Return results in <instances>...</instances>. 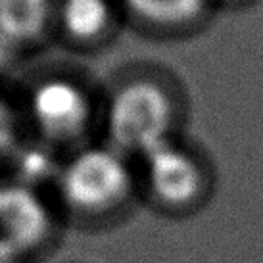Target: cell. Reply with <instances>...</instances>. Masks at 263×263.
Wrapping results in <instances>:
<instances>
[{
	"mask_svg": "<svg viewBox=\"0 0 263 263\" xmlns=\"http://www.w3.org/2000/svg\"><path fill=\"white\" fill-rule=\"evenodd\" d=\"M192 98L175 69L135 58L102 79L100 140L139 160L190 133Z\"/></svg>",
	"mask_w": 263,
	"mask_h": 263,
	"instance_id": "obj_1",
	"label": "cell"
},
{
	"mask_svg": "<svg viewBox=\"0 0 263 263\" xmlns=\"http://www.w3.org/2000/svg\"><path fill=\"white\" fill-rule=\"evenodd\" d=\"M31 144L50 160L100 140L102 79L81 60L41 58L15 77Z\"/></svg>",
	"mask_w": 263,
	"mask_h": 263,
	"instance_id": "obj_2",
	"label": "cell"
},
{
	"mask_svg": "<svg viewBox=\"0 0 263 263\" xmlns=\"http://www.w3.org/2000/svg\"><path fill=\"white\" fill-rule=\"evenodd\" d=\"M48 186L67 231L110 233L142 212L137 161L104 140L54 160Z\"/></svg>",
	"mask_w": 263,
	"mask_h": 263,
	"instance_id": "obj_3",
	"label": "cell"
},
{
	"mask_svg": "<svg viewBox=\"0 0 263 263\" xmlns=\"http://www.w3.org/2000/svg\"><path fill=\"white\" fill-rule=\"evenodd\" d=\"M135 161L140 205L161 219L198 217L219 189V169L212 150L190 133Z\"/></svg>",
	"mask_w": 263,
	"mask_h": 263,
	"instance_id": "obj_4",
	"label": "cell"
},
{
	"mask_svg": "<svg viewBox=\"0 0 263 263\" xmlns=\"http://www.w3.org/2000/svg\"><path fill=\"white\" fill-rule=\"evenodd\" d=\"M66 233L48 179L0 171V263L48 261Z\"/></svg>",
	"mask_w": 263,
	"mask_h": 263,
	"instance_id": "obj_5",
	"label": "cell"
},
{
	"mask_svg": "<svg viewBox=\"0 0 263 263\" xmlns=\"http://www.w3.org/2000/svg\"><path fill=\"white\" fill-rule=\"evenodd\" d=\"M125 27L119 0H54L52 48L73 60L108 52Z\"/></svg>",
	"mask_w": 263,
	"mask_h": 263,
	"instance_id": "obj_6",
	"label": "cell"
},
{
	"mask_svg": "<svg viewBox=\"0 0 263 263\" xmlns=\"http://www.w3.org/2000/svg\"><path fill=\"white\" fill-rule=\"evenodd\" d=\"M125 27L158 43H181L202 35L219 15L213 0H119Z\"/></svg>",
	"mask_w": 263,
	"mask_h": 263,
	"instance_id": "obj_7",
	"label": "cell"
},
{
	"mask_svg": "<svg viewBox=\"0 0 263 263\" xmlns=\"http://www.w3.org/2000/svg\"><path fill=\"white\" fill-rule=\"evenodd\" d=\"M54 0H0V43L23 66L52 50Z\"/></svg>",
	"mask_w": 263,
	"mask_h": 263,
	"instance_id": "obj_8",
	"label": "cell"
},
{
	"mask_svg": "<svg viewBox=\"0 0 263 263\" xmlns=\"http://www.w3.org/2000/svg\"><path fill=\"white\" fill-rule=\"evenodd\" d=\"M31 148L33 144L15 90V79L0 83V171L14 167Z\"/></svg>",
	"mask_w": 263,
	"mask_h": 263,
	"instance_id": "obj_9",
	"label": "cell"
},
{
	"mask_svg": "<svg viewBox=\"0 0 263 263\" xmlns=\"http://www.w3.org/2000/svg\"><path fill=\"white\" fill-rule=\"evenodd\" d=\"M261 0H213L215 8L221 12H242V10H248V8L259 4Z\"/></svg>",
	"mask_w": 263,
	"mask_h": 263,
	"instance_id": "obj_10",
	"label": "cell"
},
{
	"mask_svg": "<svg viewBox=\"0 0 263 263\" xmlns=\"http://www.w3.org/2000/svg\"><path fill=\"white\" fill-rule=\"evenodd\" d=\"M69 263H77V261H69Z\"/></svg>",
	"mask_w": 263,
	"mask_h": 263,
	"instance_id": "obj_11",
	"label": "cell"
}]
</instances>
